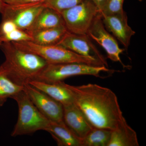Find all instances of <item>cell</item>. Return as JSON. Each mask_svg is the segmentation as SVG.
<instances>
[{
    "label": "cell",
    "mask_w": 146,
    "mask_h": 146,
    "mask_svg": "<svg viewBox=\"0 0 146 146\" xmlns=\"http://www.w3.org/2000/svg\"><path fill=\"white\" fill-rule=\"evenodd\" d=\"M74 102L94 127L112 130L125 118L111 89L95 84L73 86L64 82Z\"/></svg>",
    "instance_id": "6da1fadb"
},
{
    "label": "cell",
    "mask_w": 146,
    "mask_h": 146,
    "mask_svg": "<svg viewBox=\"0 0 146 146\" xmlns=\"http://www.w3.org/2000/svg\"><path fill=\"white\" fill-rule=\"evenodd\" d=\"M0 49L5 58L2 66L11 79L21 86L35 80L48 64L42 58L19 48L12 42L1 44Z\"/></svg>",
    "instance_id": "7a4b0ae2"
},
{
    "label": "cell",
    "mask_w": 146,
    "mask_h": 146,
    "mask_svg": "<svg viewBox=\"0 0 146 146\" xmlns=\"http://www.w3.org/2000/svg\"><path fill=\"white\" fill-rule=\"evenodd\" d=\"M12 99L18 104V116L11 136L16 137L31 134L39 130H46L50 121L37 109L24 90Z\"/></svg>",
    "instance_id": "3957f363"
},
{
    "label": "cell",
    "mask_w": 146,
    "mask_h": 146,
    "mask_svg": "<svg viewBox=\"0 0 146 146\" xmlns=\"http://www.w3.org/2000/svg\"><path fill=\"white\" fill-rule=\"evenodd\" d=\"M12 43L19 48L42 58L48 64L78 63L96 66H105L99 60L80 55L60 45L44 46L37 44L31 41Z\"/></svg>",
    "instance_id": "277c9868"
},
{
    "label": "cell",
    "mask_w": 146,
    "mask_h": 146,
    "mask_svg": "<svg viewBox=\"0 0 146 146\" xmlns=\"http://www.w3.org/2000/svg\"><path fill=\"white\" fill-rule=\"evenodd\" d=\"M106 66H96L78 63L48 64L35 80L48 82L57 83L65 79L80 75L93 76L102 77L103 72H113Z\"/></svg>",
    "instance_id": "5b68a950"
},
{
    "label": "cell",
    "mask_w": 146,
    "mask_h": 146,
    "mask_svg": "<svg viewBox=\"0 0 146 146\" xmlns=\"http://www.w3.org/2000/svg\"><path fill=\"white\" fill-rule=\"evenodd\" d=\"M100 13L92 0H83L77 5L60 13L68 32L87 35L94 19Z\"/></svg>",
    "instance_id": "8992f818"
},
{
    "label": "cell",
    "mask_w": 146,
    "mask_h": 146,
    "mask_svg": "<svg viewBox=\"0 0 146 146\" xmlns=\"http://www.w3.org/2000/svg\"><path fill=\"white\" fill-rule=\"evenodd\" d=\"M45 7L43 2L21 5H6L2 18L13 22L18 28L27 31Z\"/></svg>",
    "instance_id": "52a82bcc"
},
{
    "label": "cell",
    "mask_w": 146,
    "mask_h": 146,
    "mask_svg": "<svg viewBox=\"0 0 146 146\" xmlns=\"http://www.w3.org/2000/svg\"><path fill=\"white\" fill-rule=\"evenodd\" d=\"M87 35L104 49L107 53V57L110 60L119 62L124 68L127 67L123 64L120 58V55L125 49L121 48L119 47L117 40L105 27L100 13L94 19Z\"/></svg>",
    "instance_id": "ba28073f"
},
{
    "label": "cell",
    "mask_w": 146,
    "mask_h": 146,
    "mask_svg": "<svg viewBox=\"0 0 146 146\" xmlns=\"http://www.w3.org/2000/svg\"><path fill=\"white\" fill-rule=\"evenodd\" d=\"M24 86L30 99L48 119L56 122L63 121V105L29 84Z\"/></svg>",
    "instance_id": "9c48e42d"
},
{
    "label": "cell",
    "mask_w": 146,
    "mask_h": 146,
    "mask_svg": "<svg viewBox=\"0 0 146 146\" xmlns=\"http://www.w3.org/2000/svg\"><path fill=\"white\" fill-rule=\"evenodd\" d=\"M90 39L87 35L74 34L68 32L58 45L80 55L99 60L107 67L105 58Z\"/></svg>",
    "instance_id": "30bf717a"
},
{
    "label": "cell",
    "mask_w": 146,
    "mask_h": 146,
    "mask_svg": "<svg viewBox=\"0 0 146 146\" xmlns=\"http://www.w3.org/2000/svg\"><path fill=\"white\" fill-rule=\"evenodd\" d=\"M102 17L105 27L108 31L112 33L127 49L130 45L131 39L136 32L129 25L125 11L115 15L102 16Z\"/></svg>",
    "instance_id": "8fae6325"
},
{
    "label": "cell",
    "mask_w": 146,
    "mask_h": 146,
    "mask_svg": "<svg viewBox=\"0 0 146 146\" xmlns=\"http://www.w3.org/2000/svg\"><path fill=\"white\" fill-rule=\"evenodd\" d=\"M63 121L81 141L94 127L74 103L63 106Z\"/></svg>",
    "instance_id": "7c38bea8"
},
{
    "label": "cell",
    "mask_w": 146,
    "mask_h": 146,
    "mask_svg": "<svg viewBox=\"0 0 146 146\" xmlns=\"http://www.w3.org/2000/svg\"><path fill=\"white\" fill-rule=\"evenodd\" d=\"M59 102L63 106L74 103L70 91L64 85V82L48 83L33 80L28 83Z\"/></svg>",
    "instance_id": "4fadbf2b"
},
{
    "label": "cell",
    "mask_w": 146,
    "mask_h": 146,
    "mask_svg": "<svg viewBox=\"0 0 146 146\" xmlns=\"http://www.w3.org/2000/svg\"><path fill=\"white\" fill-rule=\"evenodd\" d=\"M63 25L65 23L61 14L45 6L27 32L31 35L36 32Z\"/></svg>",
    "instance_id": "5bb4252c"
},
{
    "label": "cell",
    "mask_w": 146,
    "mask_h": 146,
    "mask_svg": "<svg viewBox=\"0 0 146 146\" xmlns=\"http://www.w3.org/2000/svg\"><path fill=\"white\" fill-rule=\"evenodd\" d=\"M137 133L125 119L111 131L108 146H139Z\"/></svg>",
    "instance_id": "9a60e30c"
},
{
    "label": "cell",
    "mask_w": 146,
    "mask_h": 146,
    "mask_svg": "<svg viewBox=\"0 0 146 146\" xmlns=\"http://www.w3.org/2000/svg\"><path fill=\"white\" fill-rule=\"evenodd\" d=\"M46 131L49 133L59 146H81V141L64 122L50 121Z\"/></svg>",
    "instance_id": "2e32d148"
},
{
    "label": "cell",
    "mask_w": 146,
    "mask_h": 146,
    "mask_svg": "<svg viewBox=\"0 0 146 146\" xmlns=\"http://www.w3.org/2000/svg\"><path fill=\"white\" fill-rule=\"evenodd\" d=\"M32 36L27 32L18 28L13 22L2 18L0 24V44L7 42L31 41Z\"/></svg>",
    "instance_id": "e0dca14e"
},
{
    "label": "cell",
    "mask_w": 146,
    "mask_h": 146,
    "mask_svg": "<svg viewBox=\"0 0 146 146\" xmlns=\"http://www.w3.org/2000/svg\"><path fill=\"white\" fill-rule=\"evenodd\" d=\"M68 32L65 25L47 29L32 34L31 41L44 46L58 45Z\"/></svg>",
    "instance_id": "ac0fdd59"
},
{
    "label": "cell",
    "mask_w": 146,
    "mask_h": 146,
    "mask_svg": "<svg viewBox=\"0 0 146 146\" xmlns=\"http://www.w3.org/2000/svg\"><path fill=\"white\" fill-rule=\"evenodd\" d=\"M24 86L18 85L11 79L1 65H0V108L9 98L24 90Z\"/></svg>",
    "instance_id": "d6986e66"
},
{
    "label": "cell",
    "mask_w": 146,
    "mask_h": 146,
    "mask_svg": "<svg viewBox=\"0 0 146 146\" xmlns=\"http://www.w3.org/2000/svg\"><path fill=\"white\" fill-rule=\"evenodd\" d=\"M111 130L94 127L81 141V146H108Z\"/></svg>",
    "instance_id": "ffe728a7"
},
{
    "label": "cell",
    "mask_w": 146,
    "mask_h": 146,
    "mask_svg": "<svg viewBox=\"0 0 146 146\" xmlns=\"http://www.w3.org/2000/svg\"><path fill=\"white\" fill-rule=\"evenodd\" d=\"M83 0H45L43 4L46 7L52 9L59 13L77 5Z\"/></svg>",
    "instance_id": "44dd1931"
},
{
    "label": "cell",
    "mask_w": 146,
    "mask_h": 146,
    "mask_svg": "<svg viewBox=\"0 0 146 146\" xmlns=\"http://www.w3.org/2000/svg\"><path fill=\"white\" fill-rule=\"evenodd\" d=\"M124 0H105L100 13L102 16H110L123 12V4Z\"/></svg>",
    "instance_id": "7402d4cb"
},
{
    "label": "cell",
    "mask_w": 146,
    "mask_h": 146,
    "mask_svg": "<svg viewBox=\"0 0 146 146\" xmlns=\"http://www.w3.org/2000/svg\"><path fill=\"white\" fill-rule=\"evenodd\" d=\"M4 2L7 4L21 5L25 4L32 3L41 2L45 0H3Z\"/></svg>",
    "instance_id": "603a6c76"
},
{
    "label": "cell",
    "mask_w": 146,
    "mask_h": 146,
    "mask_svg": "<svg viewBox=\"0 0 146 146\" xmlns=\"http://www.w3.org/2000/svg\"><path fill=\"white\" fill-rule=\"evenodd\" d=\"M95 3V4L98 7V8L99 9L100 12L102 7V6L104 3L105 0H92Z\"/></svg>",
    "instance_id": "cb8c5ba5"
},
{
    "label": "cell",
    "mask_w": 146,
    "mask_h": 146,
    "mask_svg": "<svg viewBox=\"0 0 146 146\" xmlns=\"http://www.w3.org/2000/svg\"><path fill=\"white\" fill-rule=\"evenodd\" d=\"M6 4L4 2L3 0H0V13H1L3 12Z\"/></svg>",
    "instance_id": "d4e9b609"
},
{
    "label": "cell",
    "mask_w": 146,
    "mask_h": 146,
    "mask_svg": "<svg viewBox=\"0 0 146 146\" xmlns=\"http://www.w3.org/2000/svg\"><path fill=\"white\" fill-rule=\"evenodd\" d=\"M138 1H144V0H138Z\"/></svg>",
    "instance_id": "484cf974"
}]
</instances>
